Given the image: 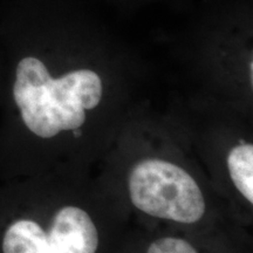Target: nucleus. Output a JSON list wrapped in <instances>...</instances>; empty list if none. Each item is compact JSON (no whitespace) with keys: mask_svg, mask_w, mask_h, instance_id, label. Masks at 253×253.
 I'll list each match as a JSON object with an SVG mask.
<instances>
[{"mask_svg":"<svg viewBox=\"0 0 253 253\" xmlns=\"http://www.w3.org/2000/svg\"><path fill=\"white\" fill-rule=\"evenodd\" d=\"M103 82L89 68H75L53 77L37 56L18 62L13 99L28 130L41 138H52L62 130H75L86 121V110L99 106Z\"/></svg>","mask_w":253,"mask_h":253,"instance_id":"1","label":"nucleus"},{"mask_svg":"<svg viewBox=\"0 0 253 253\" xmlns=\"http://www.w3.org/2000/svg\"><path fill=\"white\" fill-rule=\"evenodd\" d=\"M129 194L136 209L153 217L192 224L205 213L203 194L195 179L176 164L157 158L132 168Z\"/></svg>","mask_w":253,"mask_h":253,"instance_id":"2","label":"nucleus"},{"mask_svg":"<svg viewBox=\"0 0 253 253\" xmlns=\"http://www.w3.org/2000/svg\"><path fill=\"white\" fill-rule=\"evenodd\" d=\"M48 253H96L99 235L95 224L80 208L65 207L53 218L48 232Z\"/></svg>","mask_w":253,"mask_h":253,"instance_id":"3","label":"nucleus"},{"mask_svg":"<svg viewBox=\"0 0 253 253\" xmlns=\"http://www.w3.org/2000/svg\"><path fill=\"white\" fill-rule=\"evenodd\" d=\"M2 252L48 253L47 232L32 219L15 220L5 231Z\"/></svg>","mask_w":253,"mask_h":253,"instance_id":"4","label":"nucleus"},{"mask_svg":"<svg viewBox=\"0 0 253 253\" xmlns=\"http://www.w3.org/2000/svg\"><path fill=\"white\" fill-rule=\"evenodd\" d=\"M227 167L233 184L239 192L253 203V145H237L229 153Z\"/></svg>","mask_w":253,"mask_h":253,"instance_id":"5","label":"nucleus"},{"mask_svg":"<svg viewBox=\"0 0 253 253\" xmlns=\"http://www.w3.org/2000/svg\"><path fill=\"white\" fill-rule=\"evenodd\" d=\"M147 253H197V251L185 240L167 237L154 242Z\"/></svg>","mask_w":253,"mask_h":253,"instance_id":"6","label":"nucleus"}]
</instances>
